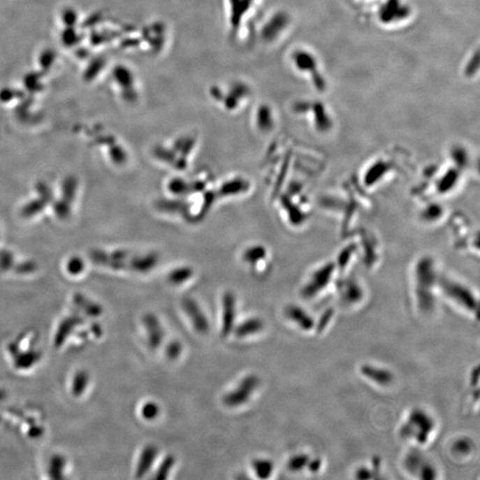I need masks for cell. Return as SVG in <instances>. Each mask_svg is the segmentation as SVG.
<instances>
[{
  "mask_svg": "<svg viewBox=\"0 0 480 480\" xmlns=\"http://www.w3.org/2000/svg\"><path fill=\"white\" fill-rule=\"evenodd\" d=\"M264 328V322L259 318H252L246 320L238 326L234 330L235 335L237 337L243 338L247 336L256 335L262 331Z\"/></svg>",
  "mask_w": 480,
  "mask_h": 480,
  "instance_id": "30bf717a",
  "label": "cell"
},
{
  "mask_svg": "<svg viewBox=\"0 0 480 480\" xmlns=\"http://www.w3.org/2000/svg\"><path fill=\"white\" fill-rule=\"evenodd\" d=\"M286 316L293 323H296L300 328L305 331H310L314 328L315 321L312 317L302 309L301 307L290 305L286 309Z\"/></svg>",
  "mask_w": 480,
  "mask_h": 480,
  "instance_id": "ba28073f",
  "label": "cell"
},
{
  "mask_svg": "<svg viewBox=\"0 0 480 480\" xmlns=\"http://www.w3.org/2000/svg\"><path fill=\"white\" fill-rule=\"evenodd\" d=\"M442 287L446 296L461 308L471 313L478 312V301L467 287L447 279L443 280Z\"/></svg>",
  "mask_w": 480,
  "mask_h": 480,
  "instance_id": "7a4b0ae2",
  "label": "cell"
},
{
  "mask_svg": "<svg viewBox=\"0 0 480 480\" xmlns=\"http://www.w3.org/2000/svg\"><path fill=\"white\" fill-rule=\"evenodd\" d=\"M361 374L368 380L380 386H388L394 380L393 374L386 368L365 364L362 365Z\"/></svg>",
  "mask_w": 480,
  "mask_h": 480,
  "instance_id": "52a82bcc",
  "label": "cell"
},
{
  "mask_svg": "<svg viewBox=\"0 0 480 480\" xmlns=\"http://www.w3.org/2000/svg\"><path fill=\"white\" fill-rule=\"evenodd\" d=\"M160 409L159 405L155 402H148L143 405L142 416L147 421H152L159 416Z\"/></svg>",
  "mask_w": 480,
  "mask_h": 480,
  "instance_id": "9a60e30c",
  "label": "cell"
},
{
  "mask_svg": "<svg viewBox=\"0 0 480 480\" xmlns=\"http://www.w3.org/2000/svg\"><path fill=\"white\" fill-rule=\"evenodd\" d=\"M357 478L359 479H373V472H372L368 468L358 469V471L357 472Z\"/></svg>",
  "mask_w": 480,
  "mask_h": 480,
  "instance_id": "ac0fdd59",
  "label": "cell"
},
{
  "mask_svg": "<svg viewBox=\"0 0 480 480\" xmlns=\"http://www.w3.org/2000/svg\"><path fill=\"white\" fill-rule=\"evenodd\" d=\"M435 428V421L429 414L416 409L410 413L400 432L403 439H412L420 445H424L429 442Z\"/></svg>",
  "mask_w": 480,
  "mask_h": 480,
  "instance_id": "6da1fadb",
  "label": "cell"
},
{
  "mask_svg": "<svg viewBox=\"0 0 480 480\" xmlns=\"http://www.w3.org/2000/svg\"><path fill=\"white\" fill-rule=\"evenodd\" d=\"M252 467L256 476L261 479H269L274 470L273 463L268 459H256L252 463Z\"/></svg>",
  "mask_w": 480,
  "mask_h": 480,
  "instance_id": "8fae6325",
  "label": "cell"
},
{
  "mask_svg": "<svg viewBox=\"0 0 480 480\" xmlns=\"http://www.w3.org/2000/svg\"><path fill=\"white\" fill-rule=\"evenodd\" d=\"M236 319V298L233 293H225L223 297V321H221V337H227L233 331Z\"/></svg>",
  "mask_w": 480,
  "mask_h": 480,
  "instance_id": "5b68a950",
  "label": "cell"
},
{
  "mask_svg": "<svg viewBox=\"0 0 480 480\" xmlns=\"http://www.w3.org/2000/svg\"><path fill=\"white\" fill-rule=\"evenodd\" d=\"M175 457L172 455H168L163 460L161 465L159 467L158 471L156 472L154 479L157 480H165L168 478L170 472L174 468L175 465Z\"/></svg>",
  "mask_w": 480,
  "mask_h": 480,
  "instance_id": "7c38bea8",
  "label": "cell"
},
{
  "mask_svg": "<svg viewBox=\"0 0 480 480\" xmlns=\"http://www.w3.org/2000/svg\"><path fill=\"white\" fill-rule=\"evenodd\" d=\"M157 456H158V449L155 446L149 445L143 449L136 468L137 479L143 478L150 472L155 462Z\"/></svg>",
  "mask_w": 480,
  "mask_h": 480,
  "instance_id": "9c48e42d",
  "label": "cell"
},
{
  "mask_svg": "<svg viewBox=\"0 0 480 480\" xmlns=\"http://www.w3.org/2000/svg\"><path fill=\"white\" fill-rule=\"evenodd\" d=\"M260 384L256 374H249L242 379L236 388L224 398V404L228 407H238L246 404Z\"/></svg>",
  "mask_w": 480,
  "mask_h": 480,
  "instance_id": "3957f363",
  "label": "cell"
},
{
  "mask_svg": "<svg viewBox=\"0 0 480 480\" xmlns=\"http://www.w3.org/2000/svg\"><path fill=\"white\" fill-rule=\"evenodd\" d=\"M143 325H145L147 335H148V344L152 349H157L161 346L164 341V329L162 328L158 318L152 313L143 317Z\"/></svg>",
  "mask_w": 480,
  "mask_h": 480,
  "instance_id": "8992f818",
  "label": "cell"
},
{
  "mask_svg": "<svg viewBox=\"0 0 480 480\" xmlns=\"http://www.w3.org/2000/svg\"><path fill=\"white\" fill-rule=\"evenodd\" d=\"M453 450L460 455H466L467 453L471 452L472 445L466 439H459L453 446Z\"/></svg>",
  "mask_w": 480,
  "mask_h": 480,
  "instance_id": "e0dca14e",
  "label": "cell"
},
{
  "mask_svg": "<svg viewBox=\"0 0 480 480\" xmlns=\"http://www.w3.org/2000/svg\"><path fill=\"white\" fill-rule=\"evenodd\" d=\"M192 270L189 268H180L173 270L169 274L168 280L174 285H181V284L187 282L192 277Z\"/></svg>",
  "mask_w": 480,
  "mask_h": 480,
  "instance_id": "4fadbf2b",
  "label": "cell"
},
{
  "mask_svg": "<svg viewBox=\"0 0 480 480\" xmlns=\"http://www.w3.org/2000/svg\"><path fill=\"white\" fill-rule=\"evenodd\" d=\"M333 318V312H328L326 313L325 317L323 316L321 319L319 320V324L318 325L319 330L320 329H325L326 326L328 325V322L331 321V319Z\"/></svg>",
  "mask_w": 480,
  "mask_h": 480,
  "instance_id": "d6986e66",
  "label": "cell"
},
{
  "mask_svg": "<svg viewBox=\"0 0 480 480\" xmlns=\"http://www.w3.org/2000/svg\"><path fill=\"white\" fill-rule=\"evenodd\" d=\"M308 467L312 472H318L320 469V467H321V461H320L319 459L312 460V461L310 460Z\"/></svg>",
  "mask_w": 480,
  "mask_h": 480,
  "instance_id": "ffe728a7",
  "label": "cell"
},
{
  "mask_svg": "<svg viewBox=\"0 0 480 480\" xmlns=\"http://www.w3.org/2000/svg\"><path fill=\"white\" fill-rule=\"evenodd\" d=\"M309 456L305 455V453H299V455L293 456L290 458L287 466L290 471L292 472H299L301 471L305 467L308 466L310 462Z\"/></svg>",
  "mask_w": 480,
  "mask_h": 480,
  "instance_id": "5bb4252c",
  "label": "cell"
},
{
  "mask_svg": "<svg viewBox=\"0 0 480 480\" xmlns=\"http://www.w3.org/2000/svg\"><path fill=\"white\" fill-rule=\"evenodd\" d=\"M182 305L186 314L191 319L196 331L201 335L208 334L210 328L208 319L198 303L191 298H184L182 300Z\"/></svg>",
  "mask_w": 480,
  "mask_h": 480,
  "instance_id": "277c9868",
  "label": "cell"
},
{
  "mask_svg": "<svg viewBox=\"0 0 480 480\" xmlns=\"http://www.w3.org/2000/svg\"><path fill=\"white\" fill-rule=\"evenodd\" d=\"M182 351V344L179 341L170 342L166 348V356L170 361H175Z\"/></svg>",
  "mask_w": 480,
  "mask_h": 480,
  "instance_id": "2e32d148",
  "label": "cell"
}]
</instances>
